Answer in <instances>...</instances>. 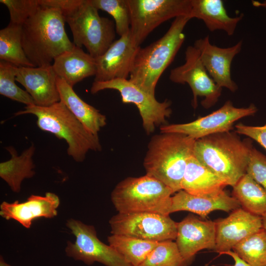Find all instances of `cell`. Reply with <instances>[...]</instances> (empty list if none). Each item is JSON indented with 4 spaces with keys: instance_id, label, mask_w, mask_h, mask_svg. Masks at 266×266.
<instances>
[{
    "instance_id": "cell-1",
    "label": "cell",
    "mask_w": 266,
    "mask_h": 266,
    "mask_svg": "<svg viewBox=\"0 0 266 266\" xmlns=\"http://www.w3.org/2000/svg\"><path fill=\"white\" fill-rule=\"evenodd\" d=\"M65 23L59 9L40 5L21 25L22 46L35 66L51 65L57 57L74 47L66 34Z\"/></svg>"
},
{
    "instance_id": "cell-2",
    "label": "cell",
    "mask_w": 266,
    "mask_h": 266,
    "mask_svg": "<svg viewBox=\"0 0 266 266\" xmlns=\"http://www.w3.org/2000/svg\"><path fill=\"white\" fill-rule=\"evenodd\" d=\"M250 139L223 132L196 140L193 155L202 165L233 187L246 173L253 149Z\"/></svg>"
},
{
    "instance_id": "cell-3",
    "label": "cell",
    "mask_w": 266,
    "mask_h": 266,
    "mask_svg": "<svg viewBox=\"0 0 266 266\" xmlns=\"http://www.w3.org/2000/svg\"><path fill=\"white\" fill-rule=\"evenodd\" d=\"M15 112L14 115L30 114L35 116L37 126L41 130L66 141L67 154L75 162H83L90 150H101L98 135L89 132L62 101L47 106L33 104Z\"/></svg>"
},
{
    "instance_id": "cell-4",
    "label": "cell",
    "mask_w": 266,
    "mask_h": 266,
    "mask_svg": "<svg viewBox=\"0 0 266 266\" xmlns=\"http://www.w3.org/2000/svg\"><path fill=\"white\" fill-rule=\"evenodd\" d=\"M191 19L188 16L176 17L162 37L144 48L139 47L129 80L155 96L159 78L185 40L184 29Z\"/></svg>"
},
{
    "instance_id": "cell-5",
    "label": "cell",
    "mask_w": 266,
    "mask_h": 266,
    "mask_svg": "<svg viewBox=\"0 0 266 266\" xmlns=\"http://www.w3.org/2000/svg\"><path fill=\"white\" fill-rule=\"evenodd\" d=\"M196 140L178 133L154 135L148 144L143 166L147 175L170 188L181 190V182L189 159L193 155Z\"/></svg>"
},
{
    "instance_id": "cell-6",
    "label": "cell",
    "mask_w": 266,
    "mask_h": 266,
    "mask_svg": "<svg viewBox=\"0 0 266 266\" xmlns=\"http://www.w3.org/2000/svg\"><path fill=\"white\" fill-rule=\"evenodd\" d=\"M172 190L147 174L129 177L118 183L111 194L118 213H155L169 215Z\"/></svg>"
},
{
    "instance_id": "cell-7",
    "label": "cell",
    "mask_w": 266,
    "mask_h": 266,
    "mask_svg": "<svg viewBox=\"0 0 266 266\" xmlns=\"http://www.w3.org/2000/svg\"><path fill=\"white\" fill-rule=\"evenodd\" d=\"M90 0H79L69 10L62 13L69 26L73 43L84 46L94 58L102 55L115 41V26L112 21L100 16Z\"/></svg>"
},
{
    "instance_id": "cell-8",
    "label": "cell",
    "mask_w": 266,
    "mask_h": 266,
    "mask_svg": "<svg viewBox=\"0 0 266 266\" xmlns=\"http://www.w3.org/2000/svg\"><path fill=\"white\" fill-rule=\"evenodd\" d=\"M128 2L130 33L137 47H140L160 24L173 18L189 16L191 9V0H128Z\"/></svg>"
},
{
    "instance_id": "cell-9",
    "label": "cell",
    "mask_w": 266,
    "mask_h": 266,
    "mask_svg": "<svg viewBox=\"0 0 266 266\" xmlns=\"http://www.w3.org/2000/svg\"><path fill=\"white\" fill-rule=\"evenodd\" d=\"M118 91L124 103L134 104L138 109L146 133H153L156 126L165 125L172 112L171 102L158 101L152 95L139 87L129 79H115L105 82L94 81L91 88L92 94L105 90Z\"/></svg>"
},
{
    "instance_id": "cell-10",
    "label": "cell",
    "mask_w": 266,
    "mask_h": 266,
    "mask_svg": "<svg viewBox=\"0 0 266 266\" xmlns=\"http://www.w3.org/2000/svg\"><path fill=\"white\" fill-rule=\"evenodd\" d=\"M66 227L75 240L67 242L65 253L74 260L90 265L95 262L106 266H131L109 245L98 238L95 228L74 219H69Z\"/></svg>"
},
{
    "instance_id": "cell-11",
    "label": "cell",
    "mask_w": 266,
    "mask_h": 266,
    "mask_svg": "<svg viewBox=\"0 0 266 266\" xmlns=\"http://www.w3.org/2000/svg\"><path fill=\"white\" fill-rule=\"evenodd\" d=\"M109 223L111 234L158 242L176 238L177 223L169 215L149 212L118 213L110 218Z\"/></svg>"
},
{
    "instance_id": "cell-12",
    "label": "cell",
    "mask_w": 266,
    "mask_h": 266,
    "mask_svg": "<svg viewBox=\"0 0 266 266\" xmlns=\"http://www.w3.org/2000/svg\"><path fill=\"white\" fill-rule=\"evenodd\" d=\"M173 82L188 84L192 91V106H198V97H202L201 105L206 109L213 106L221 95L222 88L210 77L203 66L198 50L189 46L185 51V63L171 69L169 76Z\"/></svg>"
},
{
    "instance_id": "cell-13",
    "label": "cell",
    "mask_w": 266,
    "mask_h": 266,
    "mask_svg": "<svg viewBox=\"0 0 266 266\" xmlns=\"http://www.w3.org/2000/svg\"><path fill=\"white\" fill-rule=\"evenodd\" d=\"M256 106L250 104L247 107H236L227 100L222 106L211 113L198 118L187 123L163 125L160 126L161 133H178L197 140L220 133L230 132L237 120L255 114Z\"/></svg>"
},
{
    "instance_id": "cell-14",
    "label": "cell",
    "mask_w": 266,
    "mask_h": 266,
    "mask_svg": "<svg viewBox=\"0 0 266 266\" xmlns=\"http://www.w3.org/2000/svg\"><path fill=\"white\" fill-rule=\"evenodd\" d=\"M194 46L199 52L200 60L208 74L220 87L232 92L237 90L236 83L232 79L231 68L234 58L242 49V41L222 48L212 44L208 35L195 41Z\"/></svg>"
},
{
    "instance_id": "cell-15",
    "label": "cell",
    "mask_w": 266,
    "mask_h": 266,
    "mask_svg": "<svg viewBox=\"0 0 266 266\" xmlns=\"http://www.w3.org/2000/svg\"><path fill=\"white\" fill-rule=\"evenodd\" d=\"M138 47L133 43L130 31L115 40L102 55L96 58L94 81L128 79Z\"/></svg>"
},
{
    "instance_id": "cell-16",
    "label": "cell",
    "mask_w": 266,
    "mask_h": 266,
    "mask_svg": "<svg viewBox=\"0 0 266 266\" xmlns=\"http://www.w3.org/2000/svg\"><path fill=\"white\" fill-rule=\"evenodd\" d=\"M216 245L214 250L220 255L233 249L236 244L263 228L262 217L242 207L226 218L214 221Z\"/></svg>"
},
{
    "instance_id": "cell-17",
    "label": "cell",
    "mask_w": 266,
    "mask_h": 266,
    "mask_svg": "<svg viewBox=\"0 0 266 266\" xmlns=\"http://www.w3.org/2000/svg\"><path fill=\"white\" fill-rule=\"evenodd\" d=\"M176 243L187 265L200 250L214 249L216 245L215 222L188 215L177 223Z\"/></svg>"
},
{
    "instance_id": "cell-18",
    "label": "cell",
    "mask_w": 266,
    "mask_h": 266,
    "mask_svg": "<svg viewBox=\"0 0 266 266\" xmlns=\"http://www.w3.org/2000/svg\"><path fill=\"white\" fill-rule=\"evenodd\" d=\"M60 204L59 197L51 192L44 196L32 195L25 201H3L0 205V215L6 220H13L26 229L39 218H53L58 214Z\"/></svg>"
},
{
    "instance_id": "cell-19",
    "label": "cell",
    "mask_w": 266,
    "mask_h": 266,
    "mask_svg": "<svg viewBox=\"0 0 266 266\" xmlns=\"http://www.w3.org/2000/svg\"><path fill=\"white\" fill-rule=\"evenodd\" d=\"M16 81L34 100L35 105L47 106L60 101L57 76L52 65L35 67L16 66Z\"/></svg>"
},
{
    "instance_id": "cell-20",
    "label": "cell",
    "mask_w": 266,
    "mask_h": 266,
    "mask_svg": "<svg viewBox=\"0 0 266 266\" xmlns=\"http://www.w3.org/2000/svg\"><path fill=\"white\" fill-rule=\"evenodd\" d=\"M170 213L187 211L205 218L215 210L227 212L241 207L238 201L224 190L206 195L195 196L181 190L171 197Z\"/></svg>"
},
{
    "instance_id": "cell-21",
    "label": "cell",
    "mask_w": 266,
    "mask_h": 266,
    "mask_svg": "<svg viewBox=\"0 0 266 266\" xmlns=\"http://www.w3.org/2000/svg\"><path fill=\"white\" fill-rule=\"evenodd\" d=\"M52 66L57 77L72 87L97 71L96 59L75 45L57 57Z\"/></svg>"
},
{
    "instance_id": "cell-22",
    "label": "cell",
    "mask_w": 266,
    "mask_h": 266,
    "mask_svg": "<svg viewBox=\"0 0 266 266\" xmlns=\"http://www.w3.org/2000/svg\"><path fill=\"white\" fill-rule=\"evenodd\" d=\"M189 16L202 20L210 32L223 31L230 36L243 18V15L230 16L221 0H191Z\"/></svg>"
},
{
    "instance_id": "cell-23",
    "label": "cell",
    "mask_w": 266,
    "mask_h": 266,
    "mask_svg": "<svg viewBox=\"0 0 266 266\" xmlns=\"http://www.w3.org/2000/svg\"><path fill=\"white\" fill-rule=\"evenodd\" d=\"M57 85L60 100L89 132L98 135L106 124V116L82 100L64 80L57 77Z\"/></svg>"
},
{
    "instance_id": "cell-24",
    "label": "cell",
    "mask_w": 266,
    "mask_h": 266,
    "mask_svg": "<svg viewBox=\"0 0 266 266\" xmlns=\"http://www.w3.org/2000/svg\"><path fill=\"white\" fill-rule=\"evenodd\" d=\"M228 186L226 181L200 162L194 156L189 159L181 182V190L202 196L216 193Z\"/></svg>"
},
{
    "instance_id": "cell-25",
    "label": "cell",
    "mask_w": 266,
    "mask_h": 266,
    "mask_svg": "<svg viewBox=\"0 0 266 266\" xmlns=\"http://www.w3.org/2000/svg\"><path fill=\"white\" fill-rule=\"evenodd\" d=\"M5 149L10 154L11 158L0 163V177L13 192L18 193L23 181L33 177L35 174L33 159L35 147L32 144L20 155L12 146Z\"/></svg>"
},
{
    "instance_id": "cell-26",
    "label": "cell",
    "mask_w": 266,
    "mask_h": 266,
    "mask_svg": "<svg viewBox=\"0 0 266 266\" xmlns=\"http://www.w3.org/2000/svg\"><path fill=\"white\" fill-rule=\"evenodd\" d=\"M233 194L242 208L254 215H266V190L245 173L233 186Z\"/></svg>"
},
{
    "instance_id": "cell-27",
    "label": "cell",
    "mask_w": 266,
    "mask_h": 266,
    "mask_svg": "<svg viewBox=\"0 0 266 266\" xmlns=\"http://www.w3.org/2000/svg\"><path fill=\"white\" fill-rule=\"evenodd\" d=\"M108 242L131 266H139L158 243L114 234L108 237Z\"/></svg>"
},
{
    "instance_id": "cell-28",
    "label": "cell",
    "mask_w": 266,
    "mask_h": 266,
    "mask_svg": "<svg viewBox=\"0 0 266 266\" xmlns=\"http://www.w3.org/2000/svg\"><path fill=\"white\" fill-rule=\"evenodd\" d=\"M0 59L16 66L35 67L23 49L21 25L9 22L0 31Z\"/></svg>"
},
{
    "instance_id": "cell-29",
    "label": "cell",
    "mask_w": 266,
    "mask_h": 266,
    "mask_svg": "<svg viewBox=\"0 0 266 266\" xmlns=\"http://www.w3.org/2000/svg\"><path fill=\"white\" fill-rule=\"evenodd\" d=\"M232 250L251 266H266V231L262 228Z\"/></svg>"
},
{
    "instance_id": "cell-30",
    "label": "cell",
    "mask_w": 266,
    "mask_h": 266,
    "mask_svg": "<svg viewBox=\"0 0 266 266\" xmlns=\"http://www.w3.org/2000/svg\"><path fill=\"white\" fill-rule=\"evenodd\" d=\"M13 64L0 61V94L13 100L26 104H35L31 95L15 83V67Z\"/></svg>"
},
{
    "instance_id": "cell-31",
    "label": "cell",
    "mask_w": 266,
    "mask_h": 266,
    "mask_svg": "<svg viewBox=\"0 0 266 266\" xmlns=\"http://www.w3.org/2000/svg\"><path fill=\"white\" fill-rule=\"evenodd\" d=\"M176 242L171 240L158 242L139 266H185Z\"/></svg>"
},
{
    "instance_id": "cell-32",
    "label": "cell",
    "mask_w": 266,
    "mask_h": 266,
    "mask_svg": "<svg viewBox=\"0 0 266 266\" xmlns=\"http://www.w3.org/2000/svg\"><path fill=\"white\" fill-rule=\"evenodd\" d=\"M98 10L107 12L115 21L116 33L120 36L130 31L131 15L128 0H90Z\"/></svg>"
},
{
    "instance_id": "cell-33",
    "label": "cell",
    "mask_w": 266,
    "mask_h": 266,
    "mask_svg": "<svg viewBox=\"0 0 266 266\" xmlns=\"http://www.w3.org/2000/svg\"><path fill=\"white\" fill-rule=\"evenodd\" d=\"M9 12L10 22L22 25L40 6L39 0H0Z\"/></svg>"
},
{
    "instance_id": "cell-34",
    "label": "cell",
    "mask_w": 266,
    "mask_h": 266,
    "mask_svg": "<svg viewBox=\"0 0 266 266\" xmlns=\"http://www.w3.org/2000/svg\"><path fill=\"white\" fill-rule=\"evenodd\" d=\"M246 173L266 190V156L253 148Z\"/></svg>"
},
{
    "instance_id": "cell-35",
    "label": "cell",
    "mask_w": 266,
    "mask_h": 266,
    "mask_svg": "<svg viewBox=\"0 0 266 266\" xmlns=\"http://www.w3.org/2000/svg\"><path fill=\"white\" fill-rule=\"evenodd\" d=\"M235 127L237 133L255 140L266 149V124L262 126H252L239 123Z\"/></svg>"
},
{
    "instance_id": "cell-36",
    "label": "cell",
    "mask_w": 266,
    "mask_h": 266,
    "mask_svg": "<svg viewBox=\"0 0 266 266\" xmlns=\"http://www.w3.org/2000/svg\"><path fill=\"white\" fill-rule=\"evenodd\" d=\"M223 254L230 256L233 258L234 264L233 266H251L243 260H242L232 250L224 252Z\"/></svg>"
},
{
    "instance_id": "cell-37",
    "label": "cell",
    "mask_w": 266,
    "mask_h": 266,
    "mask_svg": "<svg viewBox=\"0 0 266 266\" xmlns=\"http://www.w3.org/2000/svg\"><path fill=\"white\" fill-rule=\"evenodd\" d=\"M252 4L254 6L256 7H263L266 8V0L263 1L252 0Z\"/></svg>"
},
{
    "instance_id": "cell-38",
    "label": "cell",
    "mask_w": 266,
    "mask_h": 266,
    "mask_svg": "<svg viewBox=\"0 0 266 266\" xmlns=\"http://www.w3.org/2000/svg\"><path fill=\"white\" fill-rule=\"evenodd\" d=\"M0 266H12L6 262L2 256L0 257Z\"/></svg>"
},
{
    "instance_id": "cell-39",
    "label": "cell",
    "mask_w": 266,
    "mask_h": 266,
    "mask_svg": "<svg viewBox=\"0 0 266 266\" xmlns=\"http://www.w3.org/2000/svg\"><path fill=\"white\" fill-rule=\"evenodd\" d=\"M263 228L266 231V215L262 217Z\"/></svg>"
}]
</instances>
